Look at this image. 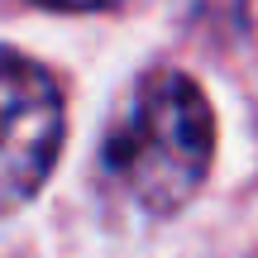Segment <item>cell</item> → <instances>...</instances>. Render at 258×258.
I'll list each match as a JSON object with an SVG mask.
<instances>
[{
	"mask_svg": "<svg viewBox=\"0 0 258 258\" xmlns=\"http://www.w3.org/2000/svg\"><path fill=\"white\" fill-rule=\"evenodd\" d=\"M215 153V120L182 72H148L105 129V182L148 215H172L201 191Z\"/></svg>",
	"mask_w": 258,
	"mask_h": 258,
	"instance_id": "1",
	"label": "cell"
},
{
	"mask_svg": "<svg viewBox=\"0 0 258 258\" xmlns=\"http://www.w3.org/2000/svg\"><path fill=\"white\" fill-rule=\"evenodd\" d=\"M62 148V96L38 62L0 48V211H15L43 186Z\"/></svg>",
	"mask_w": 258,
	"mask_h": 258,
	"instance_id": "2",
	"label": "cell"
},
{
	"mask_svg": "<svg viewBox=\"0 0 258 258\" xmlns=\"http://www.w3.org/2000/svg\"><path fill=\"white\" fill-rule=\"evenodd\" d=\"M34 5H48V10H105L115 0H34Z\"/></svg>",
	"mask_w": 258,
	"mask_h": 258,
	"instance_id": "3",
	"label": "cell"
}]
</instances>
